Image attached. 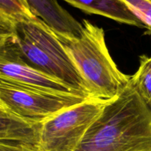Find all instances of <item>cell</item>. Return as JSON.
<instances>
[{
	"label": "cell",
	"instance_id": "cell-7",
	"mask_svg": "<svg viewBox=\"0 0 151 151\" xmlns=\"http://www.w3.org/2000/svg\"><path fill=\"white\" fill-rule=\"evenodd\" d=\"M32 13L55 33L79 37L83 25L59 4L58 0H26Z\"/></svg>",
	"mask_w": 151,
	"mask_h": 151
},
{
	"label": "cell",
	"instance_id": "cell-15",
	"mask_svg": "<svg viewBox=\"0 0 151 151\" xmlns=\"http://www.w3.org/2000/svg\"><path fill=\"white\" fill-rule=\"evenodd\" d=\"M0 106H1V107H2V106H1V105H0Z\"/></svg>",
	"mask_w": 151,
	"mask_h": 151
},
{
	"label": "cell",
	"instance_id": "cell-1",
	"mask_svg": "<svg viewBox=\"0 0 151 151\" xmlns=\"http://www.w3.org/2000/svg\"><path fill=\"white\" fill-rule=\"evenodd\" d=\"M75 151H151V109L131 79L108 102Z\"/></svg>",
	"mask_w": 151,
	"mask_h": 151
},
{
	"label": "cell",
	"instance_id": "cell-13",
	"mask_svg": "<svg viewBox=\"0 0 151 151\" xmlns=\"http://www.w3.org/2000/svg\"><path fill=\"white\" fill-rule=\"evenodd\" d=\"M0 151H38V147L17 140L0 139Z\"/></svg>",
	"mask_w": 151,
	"mask_h": 151
},
{
	"label": "cell",
	"instance_id": "cell-12",
	"mask_svg": "<svg viewBox=\"0 0 151 151\" xmlns=\"http://www.w3.org/2000/svg\"><path fill=\"white\" fill-rule=\"evenodd\" d=\"M142 22L145 34L151 35V0H119Z\"/></svg>",
	"mask_w": 151,
	"mask_h": 151
},
{
	"label": "cell",
	"instance_id": "cell-2",
	"mask_svg": "<svg viewBox=\"0 0 151 151\" xmlns=\"http://www.w3.org/2000/svg\"><path fill=\"white\" fill-rule=\"evenodd\" d=\"M79 37L54 32L89 88L93 97L111 100L127 86L131 77L119 70L106 46L105 32L86 19Z\"/></svg>",
	"mask_w": 151,
	"mask_h": 151
},
{
	"label": "cell",
	"instance_id": "cell-4",
	"mask_svg": "<svg viewBox=\"0 0 151 151\" xmlns=\"http://www.w3.org/2000/svg\"><path fill=\"white\" fill-rule=\"evenodd\" d=\"M109 100L89 97L44 121L38 151H75Z\"/></svg>",
	"mask_w": 151,
	"mask_h": 151
},
{
	"label": "cell",
	"instance_id": "cell-5",
	"mask_svg": "<svg viewBox=\"0 0 151 151\" xmlns=\"http://www.w3.org/2000/svg\"><path fill=\"white\" fill-rule=\"evenodd\" d=\"M88 98L80 94L29 88L0 78V105L10 113L33 124H41Z\"/></svg>",
	"mask_w": 151,
	"mask_h": 151
},
{
	"label": "cell",
	"instance_id": "cell-14",
	"mask_svg": "<svg viewBox=\"0 0 151 151\" xmlns=\"http://www.w3.org/2000/svg\"><path fill=\"white\" fill-rule=\"evenodd\" d=\"M16 23L0 12V44L14 34Z\"/></svg>",
	"mask_w": 151,
	"mask_h": 151
},
{
	"label": "cell",
	"instance_id": "cell-3",
	"mask_svg": "<svg viewBox=\"0 0 151 151\" xmlns=\"http://www.w3.org/2000/svg\"><path fill=\"white\" fill-rule=\"evenodd\" d=\"M13 41L29 66L88 97L89 88L52 29L38 17L16 23Z\"/></svg>",
	"mask_w": 151,
	"mask_h": 151
},
{
	"label": "cell",
	"instance_id": "cell-10",
	"mask_svg": "<svg viewBox=\"0 0 151 151\" xmlns=\"http://www.w3.org/2000/svg\"><path fill=\"white\" fill-rule=\"evenodd\" d=\"M131 83L151 109V56L143 55L140 57L139 67L131 77Z\"/></svg>",
	"mask_w": 151,
	"mask_h": 151
},
{
	"label": "cell",
	"instance_id": "cell-9",
	"mask_svg": "<svg viewBox=\"0 0 151 151\" xmlns=\"http://www.w3.org/2000/svg\"><path fill=\"white\" fill-rule=\"evenodd\" d=\"M41 125L27 122L0 106V139L17 140L38 147Z\"/></svg>",
	"mask_w": 151,
	"mask_h": 151
},
{
	"label": "cell",
	"instance_id": "cell-8",
	"mask_svg": "<svg viewBox=\"0 0 151 151\" xmlns=\"http://www.w3.org/2000/svg\"><path fill=\"white\" fill-rule=\"evenodd\" d=\"M88 14H95L122 24L145 28L142 22L119 0H63Z\"/></svg>",
	"mask_w": 151,
	"mask_h": 151
},
{
	"label": "cell",
	"instance_id": "cell-11",
	"mask_svg": "<svg viewBox=\"0 0 151 151\" xmlns=\"http://www.w3.org/2000/svg\"><path fill=\"white\" fill-rule=\"evenodd\" d=\"M0 12L15 23L36 17L26 0H0Z\"/></svg>",
	"mask_w": 151,
	"mask_h": 151
},
{
	"label": "cell",
	"instance_id": "cell-6",
	"mask_svg": "<svg viewBox=\"0 0 151 151\" xmlns=\"http://www.w3.org/2000/svg\"><path fill=\"white\" fill-rule=\"evenodd\" d=\"M0 78L35 89L83 95L26 63L13 41V35L0 44Z\"/></svg>",
	"mask_w": 151,
	"mask_h": 151
}]
</instances>
